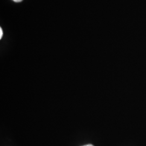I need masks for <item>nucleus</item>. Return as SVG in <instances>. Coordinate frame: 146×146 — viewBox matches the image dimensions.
Wrapping results in <instances>:
<instances>
[{
	"instance_id": "obj_1",
	"label": "nucleus",
	"mask_w": 146,
	"mask_h": 146,
	"mask_svg": "<svg viewBox=\"0 0 146 146\" xmlns=\"http://www.w3.org/2000/svg\"><path fill=\"white\" fill-rule=\"evenodd\" d=\"M2 35H3V31H2V28H0V38H2Z\"/></svg>"
},
{
	"instance_id": "obj_2",
	"label": "nucleus",
	"mask_w": 146,
	"mask_h": 146,
	"mask_svg": "<svg viewBox=\"0 0 146 146\" xmlns=\"http://www.w3.org/2000/svg\"><path fill=\"white\" fill-rule=\"evenodd\" d=\"M13 1L15 2H20L22 0H13Z\"/></svg>"
},
{
	"instance_id": "obj_3",
	"label": "nucleus",
	"mask_w": 146,
	"mask_h": 146,
	"mask_svg": "<svg viewBox=\"0 0 146 146\" xmlns=\"http://www.w3.org/2000/svg\"><path fill=\"white\" fill-rule=\"evenodd\" d=\"M94 146L93 145H91V144H89V145H84V146Z\"/></svg>"
}]
</instances>
